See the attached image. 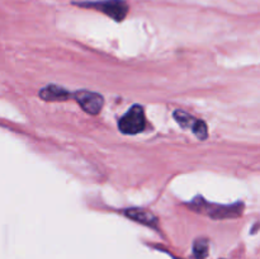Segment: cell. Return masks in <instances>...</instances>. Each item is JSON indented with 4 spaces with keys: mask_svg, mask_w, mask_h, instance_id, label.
<instances>
[{
    "mask_svg": "<svg viewBox=\"0 0 260 259\" xmlns=\"http://www.w3.org/2000/svg\"><path fill=\"white\" fill-rule=\"evenodd\" d=\"M190 208L196 212L203 213L212 218H234L238 217L243 212V202H236L230 206L217 205V203H210L203 197H196L189 203Z\"/></svg>",
    "mask_w": 260,
    "mask_h": 259,
    "instance_id": "cell-1",
    "label": "cell"
},
{
    "mask_svg": "<svg viewBox=\"0 0 260 259\" xmlns=\"http://www.w3.org/2000/svg\"><path fill=\"white\" fill-rule=\"evenodd\" d=\"M76 4L79 7L99 10L116 22H122L129 10L128 4L124 0H102V2H85L76 3Z\"/></svg>",
    "mask_w": 260,
    "mask_h": 259,
    "instance_id": "cell-2",
    "label": "cell"
},
{
    "mask_svg": "<svg viewBox=\"0 0 260 259\" xmlns=\"http://www.w3.org/2000/svg\"><path fill=\"white\" fill-rule=\"evenodd\" d=\"M146 127L144 108L139 104H135L128 109L123 117L118 121V128L122 134L136 135L142 132Z\"/></svg>",
    "mask_w": 260,
    "mask_h": 259,
    "instance_id": "cell-3",
    "label": "cell"
},
{
    "mask_svg": "<svg viewBox=\"0 0 260 259\" xmlns=\"http://www.w3.org/2000/svg\"><path fill=\"white\" fill-rule=\"evenodd\" d=\"M173 116H174L175 121H177L183 128H190L193 131V134H194L200 140L207 139L208 130L205 121L194 118V117H192L190 114H188L187 112L182 111V109H177V111L173 113Z\"/></svg>",
    "mask_w": 260,
    "mask_h": 259,
    "instance_id": "cell-4",
    "label": "cell"
},
{
    "mask_svg": "<svg viewBox=\"0 0 260 259\" xmlns=\"http://www.w3.org/2000/svg\"><path fill=\"white\" fill-rule=\"evenodd\" d=\"M75 101L78 102L79 106L89 114H98L101 112L102 107L104 104V99L101 94L94 93L89 90H79L73 94Z\"/></svg>",
    "mask_w": 260,
    "mask_h": 259,
    "instance_id": "cell-5",
    "label": "cell"
},
{
    "mask_svg": "<svg viewBox=\"0 0 260 259\" xmlns=\"http://www.w3.org/2000/svg\"><path fill=\"white\" fill-rule=\"evenodd\" d=\"M124 213H126L127 217L132 218L136 222H140L146 226H151V228H156V223L159 221L154 213L145 210V208H128V210L124 211Z\"/></svg>",
    "mask_w": 260,
    "mask_h": 259,
    "instance_id": "cell-6",
    "label": "cell"
},
{
    "mask_svg": "<svg viewBox=\"0 0 260 259\" xmlns=\"http://www.w3.org/2000/svg\"><path fill=\"white\" fill-rule=\"evenodd\" d=\"M71 94L69 93L66 89L61 88L57 85H48L45 86L42 90L40 91V96L43 101L47 102H56V101H68V98Z\"/></svg>",
    "mask_w": 260,
    "mask_h": 259,
    "instance_id": "cell-7",
    "label": "cell"
},
{
    "mask_svg": "<svg viewBox=\"0 0 260 259\" xmlns=\"http://www.w3.org/2000/svg\"><path fill=\"white\" fill-rule=\"evenodd\" d=\"M193 255L197 259H205L208 255V240L207 239H197L193 244Z\"/></svg>",
    "mask_w": 260,
    "mask_h": 259,
    "instance_id": "cell-8",
    "label": "cell"
}]
</instances>
